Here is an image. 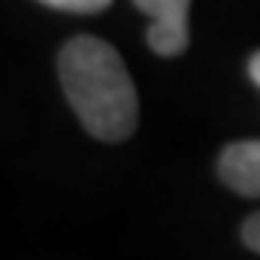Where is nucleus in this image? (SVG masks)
<instances>
[{
	"instance_id": "f257e3e1",
	"label": "nucleus",
	"mask_w": 260,
	"mask_h": 260,
	"mask_svg": "<svg viewBox=\"0 0 260 260\" xmlns=\"http://www.w3.org/2000/svg\"><path fill=\"white\" fill-rule=\"evenodd\" d=\"M67 102L84 130L102 142H124L139 124V95L116 49L93 35L73 38L58 58Z\"/></svg>"
},
{
	"instance_id": "423d86ee",
	"label": "nucleus",
	"mask_w": 260,
	"mask_h": 260,
	"mask_svg": "<svg viewBox=\"0 0 260 260\" xmlns=\"http://www.w3.org/2000/svg\"><path fill=\"white\" fill-rule=\"evenodd\" d=\"M249 75H251V81L260 87V52H254V55H251V61H249Z\"/></svg>"
},
{
	"instance_id": "f03ea898",
	"label": "nucleus",
	"mask_w": 260,
	"mask_h": 260,
	"mask_svg": "<svg viewBox=\"0 0 260 260\" xmlns=\"http://www.w3.org/2000/svg\"><path fill=\"white\" fill-rule=\"evenodd\" d=\"M150 18L148 44L156 55L174 58L188 49V6L191 0H133Z\"/></svg>"
},
{
	"instance_id": "20e7f679",
	"label": "nucleus",
	"mask_w": 260,
	"mask_h": 260,
	"mask_svg": "<svg viewBox=\"0 0 260 260\" xmlns=\"http://www.w3.org/2000/svg\"><path fill=\"white\" fill-rule=\"evenodd\" d=\"M41 3L61 12H75V15H93V12H102L110 6V0H41Z\"/></svg>"
},
{
	"instance_id": "7ed1b4c3",
	"label": "nucleus",
	"mask_w": 260,
	"mask_h": 260,
	"mask_svg": "<svg viewBox=\"0 0 260 260\" xmlns=\"http://www.w3.org/2000/svg\"><path fill=\"white\" fill-rule=\"evenodd\" d=\"M220 179L243 197H260V139L229 145L220 156Z\"/></svg>"
},
{
	"instance_id": "39448f33",
	"label": "nucleus",
	"mask_w": 260,
	"mask_h": 260,
	"mask_svg": "<svg viewBox=\"0 0 260 260\" xmlns=\"http://www.w3.org/2000/svg\"><path fill=\"white\" fill-rule=\"evenodd\" d=\"M243 243H246L251 251L260 254V214H254V217L246 220V225H243Z\"/></svg>"
}]
</instances>
